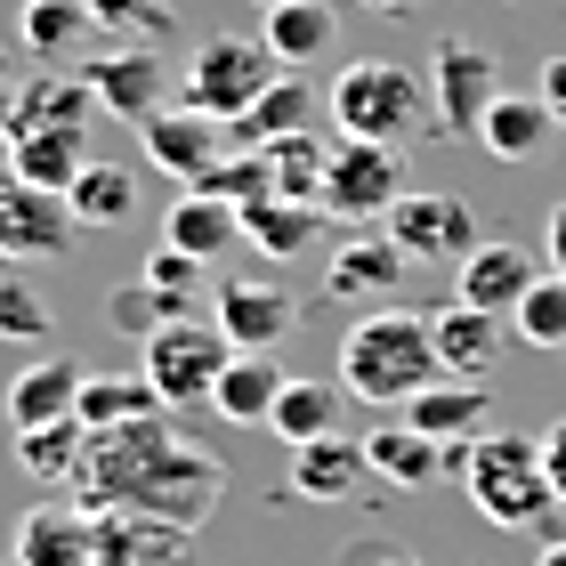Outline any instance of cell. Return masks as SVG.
<instances>
[{"instance_id":"6da1fadb","label":"cell","mask_w":566,"mask_h":566,"mask_svg":"<svg viewBox=\"0 0 566 566\" xmlns=\"http://www.w3.org/2000/svg\"><path fill=\"white\" fill-rule=\"evenodd\" d=\"M227 494V461L187 446L170 429V413L130 421V429H97L82 453V478H73V502L82 510H138V518L163 526H202Z\"/></svg>"},{"instance_id":"7a4b0ae2","label":"cell","mask_w":566,"mask_h":566,"mask_svg":"<svg viewBox=\"0 0 566 566\" xmlns=\"http://www.w3.org/2000/svg\"><path fill=\"white\" fill-rule=\"evenodd\" d=\"M446 478H461L470 510L502 534H534L558 510V485L543 470V437H518V429H485L470 446H446Z\"/></svg>"},{"instance_id":"3957f363","label":"cell","mask_w":566,"mask_h":566,"mask_svg":"<svg viewBox=\"0 0 566 566\" xmlns=\"http://www.w3.org/2000/svg\"><path fill=\"white\" fill-rule=\"evenodd\" d=\"M429 380H446V365H437V340H429L421 307H373L365 324H348V340H340V389L348 397L405 413Z\"/></svg>"},{"instance_id":"277c9868","label":"cell","mask_w":566,"mask_h":566,"mask_svg":"<svg viewBox=\"0 0 566 566\" xmlns=\"http://www.w3.org/2000/svg\"><path fill=\"white\" fill-rule=\"evenodd\" d=\"M324 114H332V130H340V138L405 146L437 106H429V82H421L413 65H397V57H356V65H340V82L324 90Z\"/></svg>"},{"instance_id":"5b68a950","label":"cell","mask_w":566,"mask_h":566,"mask_svg":"<svg viewBox=\"0 0 566 566\" xmlns=\"http://www.w3.org/2000/svg\"><path fill=\"white\" fill-rule=\"evenodd\" d=\"M275 57H268V41L260 33H211V41H195L187 49V65H178V106H195V114H211V122H235L260 106V90L275 82Z\"/></svg>"},{"instance_id":"8992f818","label":"cell","mask_w":566,"mask_h":566,"mask_svg":"<svg viewBox=\"0 0 566 566\" xmlns=\"http://www.w3.org/2000/svg\"><path fill=\"white\" fill-rule=\"evenodd\" d=\"M227 365H235V340H227L219 324H202V316H178V324H163V332H146V340H138V373L154 380V397H163L170 413L211 405Z\"/></svg>"},{"instance_id":"52a82bcc","label":"cell","mask_w":566,"mask_h":566,"mask_svg":"<svg viewBox=\"0 0 566 566\" xmlns=\"http://www.w3.org/2000/svg\"><path fill=\"white\" fill-rule=\"evenodd\" d=\"M405 202V146H373V138H332V170H324V211L340 227H373Z\"/></svg>"},{"instance_id":"ba28073f","label":"cell","mask_w":566,"mask_h":566,"mask_svg":"<svg viewBox=\"0 0 566 566\" xmlns=\"http://www.w3.org/2000/svg\"><path fill=\"white\" fill-rule=\"evenodd\" d=\"M380 235H389L405 260H437V268H461L485 243L478 235V211L461 195H437V187H405V202L380 219Z\"/></svg>"},{"instance_id":"9c48e42d","label":"cell","mask_w":566,"mask_h":566,"mask_svg":"<svg viewBox=\"0 0 566 566\" xmlns=\"http://www.w3.org/2000/svg\"><path fill=\"white\" fill-rule=\"evenodd\" d=\"M494 97H502L494 49H478V41H437V49H429V106H437V130L478 138V122H485Z\"/></svg>"},{"instance_id":"30bf717a","label":"cell","mask_w":566,"mask_h":566,"mask_svg":"<svg viewBox=\"0 0 566 566\" xmlns=\"http://www.w3.org/2000/svg\"><path fill=\"white\" fill-rule=\"evenodd\" d=\"M82 219H73L65 195L49 187H24V178H0V260L9 268H41V260H65Z\"/></svg>"},{"instance_id":"8fae6325","label":"cell","mask_w":566,"mask_h":566,"mask_svg":"<svg viewBox=\"0 0 566 566\" xmlns=\"http://www.w3.org/2000/svg\"><path fill=\"white\" fill-rule=\"evenodd\" d=\"M82 90L97 97V114H114V122H130V130H138L146 114L170 106L178 82L163 73V57H154L146 41H122V49H97V57L82 65Z\"/></svg>"},{"instance_id":"7c38bea8","label":"cell","mask_w":566,"mask_h":566,"mask_svg":"<svg viewBox=\"0 0 566 566\" xmlns=\"http://www.w3.org/2000/svg\"><path fill=\"white\" fill-rule=\"evenodd\" d=\"M138 146H146V163L163 170V178H178V187H202V170H211L235 138H227V122H211V114H195V106H178V97H170L163 114L138 122Z\"/></svg>"},{"instance_id":"4fadbf2b","label":"cell","mask_w":566,"mask_h":566,"mask_svg":"<svg viewBox=\"0 0 566 566\" xmlns=\"http://www.w3.org/2000/svg\"><path fill=\"white\" fill-rule=\"evenodd\" d=\"M211 324L235 340V356H275L283 340H292L300 307H292V292H275V283L235 275V283H219V292H211Z\"/></svg>"},{"instance_id":"5bb4252c","label":"cell","mask_w":566,"mask_h":566,"mask_svg":"<svg viewBox=\"0 0 566 566\" xmlns=\"http://www.w3.org/2000/svg\"><path fill=\"white\" fill-rule=\"evenodd\" d=\"M9 566H97V518L82 502H41L9 534Z\"/></svg>"},{"instance_id":"9a60e30c","label":"cell","mask_w":566,"mask_h":566,"mask_svg":"<svg viewBox=\"0 0 566 566\" xmlns=\"http://www.w3.org/2000/svg\"><path fill=\"white\" fill-rule=\"evenodd\" d=\"M543 283V260H534L526 243H478L470 260L453 268V300H470V307H485V316H518V300Z\"/></svg>"},{"instance_id":"2e32d148","label":"cell","mask_w":566,"mask_h":566,"mask_svg":"<svg viewBox=\"0 0 566 566\" xmlns=\"http://www.w3.org/2000/svg\"><path fill=\"white\" fill-rule=\"evenodd\" d=\"M429 340H437V365H446L453 380H485L502 365V348H510V316H485V307H470V300H446L429 316Z\"/></svg>"},{"instance_id":"e0dca14e","label":"cell","mask_w":566,"mask_h":566,"mask_svg":"<svg viewBox=\"0 0 566 566\" xmlns=\"http://www.w3.org/2000/svg\"><path fill=\"white\" fill-rule=\"evenodd\" d=\"M97 518V566H195L187 526L138 518V510H90Z\"/></svg>"},{"instance_id":"ac0fdd59","label":"cell","mask_w":566,"mask_h":566,"mask_svg":"<svg viewBox=\"0 0 566 566\" xmlns=\"http://www.w3.org/2000/svg\"><path fill=\"white\" fill-rule=\"evenodd\" d=\"M373 478L365 437H316V446H292V502H356Z\"/></svg>"},{"instance_id":"d6986e66","label":"cell","mask_w":566,"mask_h":566,"mask_svg":"<svg viewBox=\"0 0 566 566\" xmlns=\"http://www.w3.org/2000/svg\"><path fill=\"white\" fill-rule=\"evenodd\" d=\"M324 227L332 211L324 202H283V195H260V202H243V243L260 251V260H307V251L324 243Z\"/></svg>"},{"instance_id":"ffe728a7","label":"cell","mask_w":566,"mask_h":566,"mask_svg":"<svg viewBox=\"0 0 566 566\" xmlns=\"http://www.w3.org/2000/svg\"><path fill=\"white\" fill-rule=\"evenodd\" d=\"M485 413H494V397H485V380H429V389L405 405L397 421H413L429 446H470V437H485Z\"/></svg>"},{"instance_id":"44dd1931","label":"cell","mask_w":566,"mask_h":566,"mask_svg":"<svg viewBox=\"0 0 566 566\" xmlns=\"http://www.w3.org/2000/svg\"><path fill=\"white\" fill-rule=\"evenodd\" d=\"M405 268H413V260H405L389 235L348 227L340 251H332V268H324V292H332V300H380L389 283H405Z\"/></svg>"},{"instance_id":"7402d4cb","label":"cell","mask_w":566,"mask_h":566,"mask_svg":"<svg viewBox=\"0 0 566 566\" xmlns=\"http://www.w3.org/2000/svg\"><path fill=\"white\" fill-rule=\"evenodd\" d=\"M73 397H82V365L73 356H33L17 380H9V429H57L73 421Z\"/></svg>"},{"instance_id":"603a6c76","label":"cell","mask_w":566,"mask_h":566,"mask_svg":"<svg viewBox=\"0 0 566 566\" xmlns=\"http://www.w3.org/2000/svg\"><path fill=\"white\" fill-rule=\"evenodd\" d=\"M163 243L211 268L219 251H235V243H243V211H235V202H219V195H202V187H187V195H178L170 211H163Z\"/></svg>"},{"instance_id":"cb8c5ba5","label":"cell","mask_w":566,"mask_h":566,"mask_svg":"<svg viewBox=\"0 0 566 566\" xmlns=\"http://www.w3.org/2000/svg\"><path fill=\"white\" fill-rule=\"evenodd\" d=\"M82 163H90V130H82V122H57V130H17V138H9V178H24V187L65 195L73 178H82Z\"/></svg>"},{"instance_id":"d4e9b609","label":"cell","mask_w":566,"mask_h":566,"mask_svg":"<svg viewBox=\"0 0 566 566\" xmlns=\"http://www.w3.org/2000/svg\"><path fill=\"white\" fill-rule=\"evenodd\" d=\"M365 461H373L380 485H397V494H421V485L446 478V446H429L413 421H380V429L365 437Z\"/></svg>"},{"instance_id":"484cf974","label":"cell","mask_w":566,"mask_h":566,"mask_svg":"<svg viewBox=\"0 0 566 566\" xmlns=\"http://www.w3.org/2000/svg\"><path fill=\"white\" fill-rule=\"evenodd\" d=\"M170 413L163 397H154L146 373H82V397H73V421H82L90 437L97 429H130V421H154Z\"/></svg>"},{"instance_id":"4316f807","label":"cell","mask_w":566,"mask_h":566,"mask_svg":"<svg viewBox=\"0 0 566 566\" xmlns=\"http://www.w3.org/2000/svg\"><path fill=\"white\" fill-rule=\"evenodd\" d=\"M260 41H268V57H275L283 73H307V65L332 49V9H324V0H268Z\"/></svg>"},{"instance_id":"83f0119b","label":"cell","mask_w":566,"mask_h":566,"mask_svg":"<svg viewBox=\"0 0 566 566\" xmlns=\"http://www.w3.org/2000/svg\"><path fill=\"white\" fill-rule=\"evenodd\" d=\"M90 33H97L90 0H17V49H24V57H41V65L73 57Z\"/></svg>"},{"instance_id":"f1b7e54d","label":"cell","mask_w":566,"mask_h":566,"mask_svg":"<svg viewBox=\"0 0 566 566\" xmlns=\"http://www.w3.org/2000/svg\"><path fill=\"white\" fill-rule=\"evenodd\" d=\"M283 373L275 356H235V365L219 373V389H211V413L219 421H235V429H268L275 421V397H283Z\"/></svg>"},{"instance_id":"f546056e","label":"cell","mask_w":566,"mask_h":566,"mask_svg":"<svg viewBox=\"0 0 566 566\" xmlns=\"http://www.w3.org/2000/svg\"><path fill=\"white\" fill-rule=\"evenodd\" d=\"M551 130H558V122H551V106H543V97H526V90H502L494 106H485V122H478V146L494 154V163H534Z\"/></svg>"},{"instance_id":"4dcf8cb0","label":"cell","mask_w":566,"mask_h":566,"mask_svg":"<svg viewBox=\"0 0 566 566\" xmlns=\"http://www.w3.org/2000/svg\"><path fill=\"white\" fill-rule=\"evenodd\" d=\"M340 413H348V389H340V380H283L268 429L283 437V446H316V437H340Z\"/></svg>"},{"instance_id":"1f68e13d","label":"cell","mask_w":566,"mask_h":566,"mask_svg":"<svg viewBox=\"0 0 566 566\" xmlns=\"http://www.w3.org/2000/svg\"><path fill=\"white\" fill-rule=\"evenodd\" d=\"M316 106H324V90H307L300 73H275V82L260 90V106H251L235 130V146H268V138H292V130H307V122H316Z\"/></svg>"},{"instance_id":"d6a6232c","label":"cell","mask_w":566,"mask_h":566,"mask_svg":"<svg viewBox=\"0 0 566 566\" xmlns=\"http://www.w3.org/2000/svg\"><path fill=\"white\" fill-rule=\"evenodd\" d=\"M90 106H97V97L82 82H65V73H33V82H17L9 138L17 130H57V122H82V130H90Z\"/></svg>"},{"instance_id":"836d02e7","label":"cell","mask_w":566,"mask_h":566,"mask_svg":"<svg viewBox=\"0 0 566 566\" xmlns=\"http://www.w3.org/2000/svg\"><path fill=\"white\" fill-rule=\"evenodd\" d=\"M268 178L283 202H324V170H332V146L316 130H292V138H268Z\"/></svg>"},{"instance_id":"e575fe53","label":"cell","mask_w":566,"mask_h":566,"mask_svg":"<svg viewBox=\"0 0 566 566\" xmlns=\"http://www.w3.org/2000/svg\"><path fill=\"white\" fill-rule=\"evenodd\" d=\"M65 202H73V219H82V227H122V219L138 211V178L122 170V163H97V154H90L82 178L65 187Z\"/></svg>"},{"instance_id":"d590c367","label":"cell","mask_w":566,"mask_h":566,"mask_svg":"<svg viewBox=\"0 0 566 566\" xmlns=\"http://www.w3.org/2000/svg\"><path fill=\"white\" fill-rule=\"evenodd\" d=\"M82 453H90V429H82V421L24 429V437H17V461H24L41 485H73V478H82Z\"/></svg>"},{"instance_id":"8d00e7d4","label":"cell","mask_w":566,"mask_h":566,"mask_svg":"<svg viewBox=\"0 0 566 566\" xmlns=\"http://www.w3.org/2000/svg\"><path fill=\"white\" fill-rule=\"evenodd\" d=\"M510 332H518L526 348H566V275L543 268V283L518 300V316H510Z\"/></svg>"},{"instance_id":"74e56055","label":"cell","mask_w":566,"mask_h":566,"mask_svg":"<svg viewBox=\"0 0 566 566\" xmlns=\"http://www.w3.org/2000/svg\"><path fill=\"white\" fill-rule=\"evenodd\" d=\"M106 324L138 348L146 332H163V324H170V307H163V292H154L146 275H130V283H114V292H106Z\"/></svg>"},{"instance_id":"f35d334b","label":"cell","mask_w":566,"mask_h":566,"mask_svg":"<svg viewBox=\"0 0 566 566\" xmlns=\"http://www.w3.org/2000/svg\"><path fill=\"white\" fill-rule=\"evenodd\" d=\"M90 9H97V33H122V41H146V49L178 24L170 0H90Z\"/></svg>"},{"instance_id":"ab89813d","label":"cell","mask_w":566,"mask_h":566,"mask_svg":"<svg viewBox=\"0 0 566 566\" xmlns=\"http://www.w3.org/2000/svg\"><path fill=\"white\" fill-rule=\"evenodd\" d=\"M138 275L154 283V292H163V307H170V324H178V316H187V307H195V292H202V275H211V268H202V260H187V251H170V243H163V251H154V260H146Z\"/></svg>"},{"instance_id":"60d3db41","label":"cell","mask_w":566,"mask_h":566,"mask_svg":"<svg viewBox=\"0 0 566 566\" xmlns=\"http://www.w3.org/2000/svg\"><path fill=\"white\" fill-rule=\"evenodd\" d=\"M0 340H49V300L17 275H0Z\"/></svg>"},{"instance_id":"b9f144b4","label":"cell","mask_w":566,"mask_h":566,"mask_svg":"<svg viewBox=\"0 0 566 566\" xmlns=\"http://www.w3.org/2000/svg\"><path fill=\"white\" fill-rule=\"evenodd\" d=\"M534 97H543V106H551V122L566 130V57H551V65H543V82H534Z\"/></svg>"},{"instance_id":"7bdbcfd3","label":"cell","mask_w":566,"mask_h":566,"mask_svg":"<svg viewBox=\"0 0 566 566\" xmlns=\"http://www.w3.org/2000/svg\"><path fill=\"white\" fill-rule=\"evenodd\" d=\"M543 268L566 275V202H551V219H543Z\"/></svg>"},{"instance_id":"ee69618b","label":"cell","mask_w":566,"mask_h":566,"mask_svg":"<svg viewBox=\"0 0 566 566\" xmlns=\"http://www.w3.org/2000/svg\"><path fill=\"white\" fill-rule=\"evenodd\" d=\"M543 470H551V485H558V510H566V421H551V429H543Z\"/></svg>"},{"instance_id":"f6af8a7d","label":"cell","mask_w":566,"mask_h":566,"mask_svg":"<svg viewBox=\"0 0 566 566\" xmlns=\"http://www.w3.org/2000/svg\"><path fill=\"white\" fill-rule=\"evenodd\" d=\"M9 106H17V73H9V57H0V146H9Z\"/></svg>"},{"instance_id":"bcb514c9","label":"cell","mask_w":566,"mask_h":566,"mask_svg":"<svg viewBox=\"0 0 566 566\" xmlns=\"http://www.w3.org/2000/svg\"><path fill=\"white\" fill-rule=\"evenodd\" d=\"M356 9H373V17H397V9H413V0H356Z\"/></svg>"},{"instance_id":"7dc6e473","label":"cell","mask_w":566,"mask_h":566,"mask_svg":"<svg viewBox=\"0 0 566 566\" xmlns=\"http://www.w3.org/2000/svg\"><path fill=\"white\" fill-rule=\"evenodd\" d=\"M534 566H566V543H558V534L543 543V558H534Z\"/></svg>"},{"instance_id":"c3c4849f","label":"cell","mask_w":566,"mask_h":566,"mask_svg":"<svg viewBox=\"0 0 566 566\" xmlns=\"http://www.w3.org/2000/svg\"><path fill=\"white\" fill-rule=\"evenodd\" d=\"M380 566H413V558H405V551H389V558H380Z\"/></svg>"},{"instance_id":"681fc988","label":"cell","mask_w":566,"mask_h":566,"mask_svg":"<svg viewBox=\"0 0 566 566\" xmlns=\"http://www.w3.org/2000/svg\"><path fill=\"white\" fill-rule=\"evenodd\" d=\"M0 178H9V146H0Z\"/></svg>"},{"instance_id":"f907efd6","label":"cell","mask_w":566,"mask_h":566,"mask_svg":"<svg viewBox=\"0 0 566 566\" xmlns=\"http://www.w3.org/2000/svg\"><path fill=\"white\" fill-rule=\"evenodd\" d=\"M0 275H9V260H0Z\"/></svg>"}]
</instances>
